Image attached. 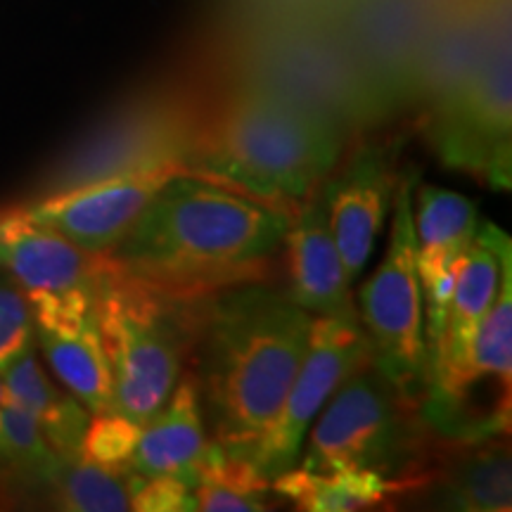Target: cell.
Listing matches in <instances>:
<instances>
[{
    "mask_svg": "<svg viewBox=\"0 0 512 512\" xmlns=\"http://www.w3.org/2000/svg\"><path fill=\"white\" fill-rule=\"evenodd\" d=\"M290 221L292 211L178 171L110 256L159 290L200 299L264 278Z\"/></svg>",
    "mask_w": 512,
    "mask_h": 512,
    "instance_id": "1",
    "label": "cell"
},
{
    "mask_svg": "<svg viewBox=\"0 0 512 512\" xmlns=\"http://www.w3.org/2000/svg\"><path fill=\"white\" fill-rule=\"evenodd\" d=\"M311 323L313 313L271 285L242 283L202 299L192 375L209 439L254 458L302 366Z\"/></svg>",
    "mask_w": 512,
    "mask_h": 512,
    "instance_id": "2",
    "label": "cell"
},
{
    "mask_svg": "<svg viewBox=\"0 0 512 512\" xmlns=\"http://www.w3.org/2000/svg\"><path fill=\"white\" fill-rule=\"evenodd\" d=\"M342 147V124L328 114L247 86L197 126L183 169L294 214Z\"/></svg>",
    "mask_w": 512,
    "mask_h": 512,
    "instance_id": "3",
    "label": "cell"
},
{
    "mask_svg": "<svg viewBox=\"0 0 512 512\" xmlns=\"http://www.w3.org/2000/svg\"><path fill=\"white\" fill-rule=\"evenodd\" d=\"M202 299L159 290L110 256L95 313L112 368L114 408L136 425L150 422L181 380L185 358L195 349Z\"/></svg>",
    "mask_w": 512,
    "mask_h": 512,
    "instance_id": "4",
    "label": "cell"
},
{
    "mask_svg": "<svg viewBox=\"0 0 512 512\" xmlns=\"http://www.w3.org/2000/svg\"><path fill=\"white\" fill-rule=\"evenodd\" d=\"M422 420L415 401L403 396L373 361L347 377L306 432L302 470L339 467L420 486L415 477L422 448Z\"/></svg>",
    "mask_w": 512,
    "mask_h": 512,
    "instance_id": "5",
    "label": "cell"
},
{
    "mask_svg": "<svg viewBox=\"0 0 512 512\" xmlns=\"http://www.w3.org/2000/svg\"><path fill=\"white\" fill-rule=\"evenodd\" d=\"M415 171L399 178L394 195L392 240L373 278L358 294V320L377 370L403 396L418 403L430 380L425 342V297L415 261L413 188Z\"/></svg>",
    "mask_w": 512,
    "mask_h": 512,
    "instance_id": "6",
    "label": "cell"
},
{
    "mask_svg": "<svg viewBox=\"0 0 512 512\" xmlns=\"http://www.w3.org/2000/svg\"><path fill=\"white\" fill-rule=\"evenodd\" d=\"M512 406V264L472 347L458 366L439 370L418 403L422 425L456 444L510 430Z\"/></svg>",
    "mask_w": 512,
    "mask_h": 512,
    "instance_id": "7",
    "label": "cell"
},
{
    "mask_svg": "<svg viewBox=\"0 0 512 512\" xmlns=\"http://www.w3.org/2000/svg\"><path fill=\"white\" fill-rule=\"evenodd\" d=\"M510 27H503L463 79L434 98L430 143L451 169L510 190Z\"/></svg>",
    "mask_w": 512,
    "mask_h": 512,
    "instance_id": "8",
    "label": "cell"
},
{
    "mask_svg": "<svg viewBox=\"0 0 512 512\" xmlns=\"http://www.w3.org/2000/svg\"><path fill=\"white\" fill-rule=\"evenodd\" d=\"M370 344L358 313L313 316L309 347L283 406L256 446L252 463L266 479L297 465L306 432L347 377L366 366Z\"/></svg>",
    "mask_w": 512,
    "mask_h": 512,
    "instance_id": "9",
    "label": "cell"
},
{
    "mask_svg": "<svg viewBox=\"0 0 512 512\" xmlns=\"http://www.w3.org/2000/svg\"><path fill=\"white\" fill-rule=\"evenodd\" d=\"M200 121L181 102L152 98L110 121L60 171L53 192L157 166H183Z\"/></svg>",
    "mask_w": 512,
    "mask_h": 512,
    "instance_id": "10",
    "label": "cell"
},
{
    "mask_svg": "<svg viewBox=\"0 0 512 512\" xmlns=\"http://www.w3.org/2000/svg\"><path fill=\"white\" fill-rule=\"evenodd\" d=\"M183 166H157L133 174L107 176L74 188L50 192L27 211L29 219L48 226L88 252L110 254L136 226L155 192Z\"/></svg>",
    "mask_w": 512,
    "mask_h": 512,
    "instance_id": "11",
    "label": "cell"
},
{
    "mask_svg": "<svg viewBox=\"0 0 512 512\" xmlns=\"http://www.w3.org/2000/svg\"><path fill=\"white\" fill-rule=\"evenodd\" d=\"M107 264V254L74 245L57 230L29 219L24 209L0 216V271L27 292L29 302L95 299Z\"/></svg>",
    "mask_w": 512,
    "mask_h": 512,
    "instance_id": "12",
    "label": "cell"
},
{
    "mask_svg": "<svg viewBox=\"0 0 512 512\" xmlns=\"http://www.w3.org/2000/svg\"><path fill=\"white\" fill-rule=\"evenodd\" d=\"M392 183V159L377 145L358 147L335 178L323 181L328 223L349 283L373 256L392 202Z\"/></svg>",
    "mask_w": 512,
    "mask_h": 512,
    "instance_id": "13",
    "label": "cell"
},
{
    "mask_svg": "<svg viewBox=\"0 0 512 512\" xmlns=\"http://www.w3.org/2000/svg\"><path fill=\"white\" fill-rule=\"evenodd\" d=\"M283 247L290 283L285 294L294 304L313 316L356 313L351 283L328 223L323 185L313 190L292 214Z\"/></svg>",
    "mask_w": 512,
    "mask_h": 512,
    "instance_id": "14",
    "label": "cell"
},
{
    "mask_svg": "<svg viewBox=\"0 0 512 512\" xmlns=\"http://www.w3.org/2000/svg\"><path fill=\"white\" fill-rule=\"evenodd\" d=\"M508 264H512L508 235L494 223L479 226L475 240L458 261L444 339H441L432 375L458 366L467 356L479 325L496 302L503 283V271Z\"/></svg>",
    "mask_w": 512,
    "mask_h": 512,
    "instance_id": "15",
    "label": "cell"
},
{
    "mask_svg": "<svg viewBox=\"0 0 512 512\" xmlns=\"http://www.w3.org/2000/svg\"><path fill=\"white\" fill-rule=\"evenodd\" d=\"M209 446L200 389L192 373L181 375L169 401L145 422L128 460V470L138 475L178 477L190 489L197 484V467Z\"/></svg>",
    "mask_w": 512,
    "mask_h": 512,
    "instance_id": "16",
    "label": "cell"
},
{
    "mask_svg": "<svg viewBox=\"0 0 512 512\" xmlns=\"http://www.w3.org/2000/svg\"><path fill=\"white\" fill-rule=\"evenodd\" d=\"M413 209L415 261L422 290H427L456 271L460 256L475 240L477 204L460 192L420 185Z\"/></svg>",
    "mask_w": 512,
    "mask_h": 512,
    "instance_id": "17",
    "label": "cell"
},
{
    "mask_svg": "<svg viewBox=\"0 0 512 512\" xmlns=\"http://www.w3.org/2000/svg\"><path fill=\"white\" fill-rule=\"evenodd\" d=\"M36 337L57 380L88 413H117L112 368L102 344L98 313L72 328H36Z\"/></svg>",
    "mask_w": 512,
    "mask_h": 512,
    "instance_id": "18",
    "label": "cell"
},
{
    "mask_svg": "<svg viewBox=\"0 0 512 512\" xmlns=\"http://www.w3.org/2000/svg\"><path fill=\"white\" fill-rule=\"evenodd\" d=\"M10 401L34 415L43 437L60 458H79L81 439L91 413L74 394L62 392L43 370L34 347L19 354L3 370Z\"/></svg>",
    "mask_w": 512,
    "mask_h": 512,
    "instance_id": "19",
    "label": "cell"
},
{
    "mask_svg": "<svg viewBox=\"0 0 512 512\" xmlns=\"http://www.w3.org/2000/svg\"><path fill=\"white\" fill-rule=\"evenodd\" d=\"M406 489H413V484L394 482L373 470H358V467H339L330 472L292 467L271 479L273 494L294 503V508L304 512L368 510Z\"/></svg>",
    "mask_w": 512,
    "mask_h": 512,
    "instance_id": "20",
    "label": "cell"
},
{
    "mask_svg": "<svg viewBox=\"0 0 512 512\" xmlns=\"http://www.w3.org/2000/svg\"><path fill=\"white\" fill-rule=\"evenodd\" d=\"M441 475L439 503L448 510L508 512L512 508L510 444L498 437L463 444Z\"/></svg>",
    "mask_w": 512,
    "mask_h": 512,
    "instance_id": "21",
    "label": "cell"
},
{
    "mask_svg": "<svg viewBox=\"0 0 512 512\" xmlns=\"http://www.w3.org/2000/svg\"><path fill=\"white\" fill-rule=\"evenodd\" d=\"M271 479L259 472L252 460L233 456L214 439L197 467L192 489L197 510L202 512H261L268 510Z\"/></svg>",
    "mask_w": 512,
    "mask_h": 512,
    "instance_id": "22",
    "label": "cell"
},
{
    "mask_svg": "<svg viewBox=\"0 0 512 512\" xmlns=\"http://www.w3.org/2000/svg\"><path fill=\"white\" fill-rule=\"evenodd\" d=\"M128 470H112L83 458H60L48 479L53 503L69 512H126L131 510L126 486Z\"/></svg>",
    "mask_w": 512,
    "mask_h": 512,
    "instance_id": "23",
    "label": "cell"
},
{
    "mask_svg": "<svg viewBox=\"0 0 512 512\" xmlns=\"http://www.w3.org/2000/svg\"><path fill=\"white\" fill-rule=\"evenodd\" d=\"M60 456L43 437L34 415L17 403H0V467L29 482H46Z\"/></svg>",
    "mask_w": 512,
    "mask_h": 512,
    "instance_id": "24",
    "label": "cell"
},
{
    "mask_svg": "<svg viewBox=\"0 0 512 512\" xmlns=\"http://www.w3.org/2000/svg\"><path fill=\"white\" fill-rule=\"evenodd\" d=\"M140 430L143 427L121 413L91 415L81 439L79 458L112 467V470H128V460L136 451Z\"/></svg>",
    "mask_w": 512,
    "mask_h": 512,
    "instance_id": "25",
    "label": "cell"
},
{
    "mask_svg": "<svg viewBox=\"0 0 512 512\" xmlns=\"http://www.w3.org/2000/svg\"><path fill=\"white\" fill-rule=\"evenodd\" d=\"M36 318L27 292L0 271V373L34 347Z\"/></svg>",
    "mask_w": 512,
    "mask_h": 512,
    "instance_id": "26",
    "label": "cell"
},
{
    "mask_svg": "<svg viewBox=\"0 0 512 512\" xmlns=\"http://www.w3.org/2000/svg\"><path fill=\"white\" fill-rule=\"evenodd\" d=\"M128 501L138 512H190L197 510L192 489L178 477L159 475L147 477L138 472H126Z\"/></svg>",
    "mask_w": 512,
    "mask_h": 512,
    "instance_id": "27",
    "label": "cell"
},
{
    "mask_svg": "<svg viewBox=\"0 0 512 512\" xmlns=\"http://www.w3.org/2000/svg\"><path fill=\"white\" fill-rule=\"evenodd\" d=\"M8 401H10L8 387H5V382H3V375H0V403H8Z\"/></svg>",
    "mask_w": 512,
    "mask_h": 512,
    "instance_id": "28",
    "label": "cell"
}]
</instances>
